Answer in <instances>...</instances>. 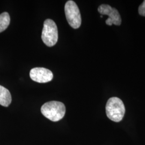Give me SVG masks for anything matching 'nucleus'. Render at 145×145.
<instances>
[{
  "label": "nucleus",
  "instance_id": "nucleus-8",
  "mask_svg": "<svg viewBox=\"0 0 145 145\" xmlns=\"http://www.w3.org/2000/svg\"><path fill=\"white\" fill-rule=\"evenodd\" d=\"M10 18L9 14L5 12L0 14V33L5 31L9 25Z\"/></svg>",
  "mask_w": 145,
  "mask_h": 145
},
{
  "label": "nucleus",
  "instance_id": "nucleus-2",
  "mask_svg": "<svg viewBox=\"0 0 145 145\" xmlns=\"http://www.w3.org/2000/svg\"><path fill=\"white\" fill-rule=\"evenodd\" d=\"M105 109L108 117L114 122L120 121L124 116V104L118 97H113L109 99L106 104Z\"/></svg>",
  "mask_w": 145,
  "mask_h": 145
},
{
  "label": "nucleus",
  "instance_id": "nucleus-4",
  "mask_svg": "<svg viewBox=\"0 0 145 145\" xmlns=\"http://www.w3.org/2000/svg\"><path fill=\"white\" fill-rule=\"evenodd\" d=\"M66 17L70 26L77 29L81 25V16L76 3L72 0L68 1L65 6Z\"/></svg>",
  "mask_w": 145,
  "mask_h": 145
},
{
  "label": "nucleus",
  "instance_id": "nucleus-6",
  "mask_svg": "<svg viewBox=\"0 0 145 145\" xmlns=\"http://www.w3.org/2000/svg\"><path fill=\"white\" fill-rule=\"evenodd\" d=\"M30 76L37 82L47 83L52 80L53 74L51 71L45 68L36 67L31 69Z\"/></svg>",
  "mask_w": 145,
  "mask_h": 145
},
{
  "label": "nucleus",
  "instance_id": "nucleus-9",
  "mask_svg": "<svg viewBox=\"0 0 145 145\" xmlns=\"http://www.w3.org/2000/svg\"><path fill=\"white\" fill-rule=\"evenodd\" d=\"M138 12L140 15L145 17V0L139 7Z\"/></svg>",
  "mask_w": 145,
  "mask_h": 145
},
{
  "label": "nucleus",
  "instance_id": "nucleus-1",
  "mask_svg": "<svg viewBox=\"0 0 145 145\" xmlns=\"http://www.w3.org/2000/svg\"><path fill=\"white\" fill-rule=\"evenodd\" d=\"M41 112L47 119L56 122L63 118L66 113V107L60 102L50 101L42 105Z\"/></svg>",
  "mask_w": 145,
  "mask_h": 145
},
{
  "label": "nucleus",
  "instance_id": "nucleus-3",
  "mask_svg": "<svg viewBox=\"0 0 145 145\" xmlns=\"http://www.w3.org/2000/svg\"><path fill=\"white\" fill-rule=\"evenodd\" d=\"M42 39L47 46H53L56 44L58 39V31L56 23L51 19L44 21L42 29Z\"/></svg>",
  "mask_w": 145,
  "mask_h": 145
},
{
  "label": "nucleus",
  "instance_id": "nucleus-7",
  "mask_svg": "<svg viewBox=\"0 0 145 145\" xmlns=\"http://www.w3.org/2000/svg\"><path fill=\"white\" fill-rule=\"evenodd\" d=\"M11 101V95L9 90L0 85V105L8 107Z\"/></svg>",
  "mask_w": 145,
  "mask_h": 145
},
{
  "label": "nucleus",
  "instance_id": "nucleus-5",
  "mask_svg": "<svg viewBox=\"0 0 145 145\" xmlns=\"http://www.w3.org/2000/svg\"><path fill=\"white\" fill-rule=\"evenodd\" d=\"M98 11L102 15L108 16L106 20V25L111 26L112 24L119 26L121 23V18L118 11L108 5H102L98 8Z\"/></svg>",
  "mask_w": 145,
  "mask_h": 145
}]
</instances>
